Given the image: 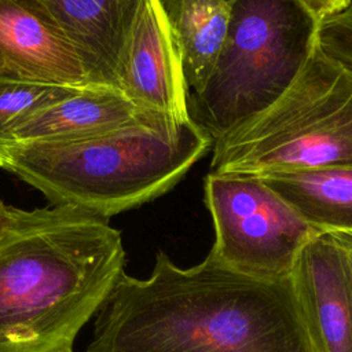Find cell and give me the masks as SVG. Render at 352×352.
I'll return each instance as SVG.
<instances>
[{
	"mask_svg": "<svg viewBox=\"0 0 352 352\" xmlns=\"http://www.w3.org/2000/svg\"><path fill=\"white\" fill-rule=\"evenodd\" d=\"M212 151L217 175L352 168V69L316 44L287 91Z\"/></svg>",
	"mask_w": 352,
	"mask_h": 352,
	"instance_id": "cell-5",
	"label": "cell"
},
{
	"mask_svg": "<svg viewBox=\"0 0 352 352\" xmlns=\"http://www.w3.org/2000/svg\"><path fill=\"white\" fill-rule=\"evenodd\" d=\"M56 352H73V346H66V348L59 349V351H56Z\"/></svg>",
	"mask_w": 352,
	"mask_h": 352,
	"instance_id": "cell-19",
	"label": "cell"
},
{
	"mask_svg": "<svg viewBox=\"0 0 352 352\" xmlns=\"http://www.w3.org/2000/svg\"><path fill=\"white\" fill-rule=\"evenodd\" d=\"M28 213L29 210L19 209L0 201V239L18 227L28 217Z\"/></svg>",
	"mask_w": 352,
	"mask_h": 352,
	"instance_id": "cell-17",
	"label": "cell"
},
{
	"mask_svg": "<svg viewBox=\"0 0 352 352\" xmlns=\"http://www.w3.org/2000/svg\"><path fill=\"white\" fill-rule=\"evenodd\" d=\"M87 352L314 351L292 276H250L209 253L180 268L158 250L147 279L118 278Z\"/></svg>",
	"mask_w": 352,
	"mask_h": 352,
	"instance_id": "cell-1",
	"label": "cell"
},
{
	"mask_svg": "<svg viewBox=\"0 0 352 352\" xmlns=\"http://www.w3.org/2000/svg\"><path fill=\"white\" fill-rule=\"evenodd\" d=\"M205 205L214 227L209 254L256 278L290 276L301 249L319 232L257 176L209 172Z\"/></svg>",
	"mask_w": 352,
	"mask_h": 352,
	"instance_id": "cell-6",
	"label": "cell"
},
{
	"mask_svg": "<svg viewBox=\"0 0 352 352\" xmlns=\"http://www.w3.org/2000/svg\"><path fill=\"white\" fill-rule=\"evenodd\" d=\"M212 146L191 120L139 124L78 140L12 142L0 148V166L52 206L109 220L166 194Z\"/></svg>",
	"mask_w": 352,
	"mask_h": 352,
	"instance_id": "cell-3",
	"label": "cell"
},
{
	"mask_svg": "<svg viewBox=\"0 0 352 352\" xmlns=\"http://www.w3.org/2000/svg\"><path fill=\"white\" fill-rule=\"evenodd\" d=\"M333 234L340 241V243L344 246L348 260H349L351 270H352V234H341V232H333Z\"/></svg>",
	"mask_w": 352,
	"mask_h": 352,
	"instance_id": "cell-18",
	"label": "cell"
},
{
	"mask_svg": "<svg viewBox=\"0 0 352 352\" xmlns=\"http://www.w3.org/2000/svg\"><path fill=\"white\" fill-rule=\"evenodd\" d=\"M166 122L180 124L136 106L116 88L85 87L34 111L14 126L11 136L12 142H67L139 124Z\"/></svg>",
	"mask_w": 352,
	"mask_h": 352,
	"instance_id": "cell-11",
	"label": "cell"
},
{
	"mask_svg": "<svg viewBox=\"0 0 352 352\" xmlns=\"http://www.w3.org/2000/svg\"><path fill=\"white\" fill-rule=\"evenodd\" d=\"M301 3L319 22L337 15L352 6V0H301Z\"/></svg>",
	"mask_w": 352,
	"mask_h": 352,
	"instance_id": "cell-16",
	"label": "cell"
},
{
	"mask_svg": "<svg viewBox=\"0 0 352 352\" xmlns=\"http://www.w3.org/2000/svg\"><path fill=\"white\" fill-rule=\"evenodd\" d=\"M177 50L188 92L208 80L223 44L228 21V0H160Z\"/></svg>",
	"mask_w": 352,
	"mask_h": 352,
	"instance_id": "cell-13",
	"label": "cell"
},
{
	"mask_svg": "<svg viewBox=\"0 0 352 352\" xmlns=\"http://www.w3.org/2000/svg\"><path fill=\"white\" fill-rule=\"evenodd\" d=\"M124 264L109 220L69 206L29 210L0 239V352L73 346Z\"/></svg>",
	"mask_w": 352,
	"mask_h": 352,
	"instance_id": "cell-2",
	"label": "cell"
},
{
	"mask_svg": "<svg viewBox=\"0 0 352 352\" xmlns=\"http://www.w3.org/2000/svg\"><path fill=\"white\" fill-rule=\"evenodd\" d=\"M76 52L91 87L116 88L146 0H38Z\"/></svg>",
	"mask_w": 352,
	"mask_h": 352,
	"instance_id": "cell-10",
	"label": "cell"
},
{
	"mask_svg": "<svg viewBox=\"0 0 352 352\" xmlns=\"http://www.w3.org/2000/svg\"><path fill=\"white\" fill-rule=\"evenodd\" d=\"M228 1L216 63L187 98L190 120L213 142L275 103L318 44L319 21L301 0Z\"/></svg>",
	"mask_w": 352,
	"mask_h": 352,
	"instance_id": "cell-4",
	"label": "cell"
},
{
	"mask_svg": "<svg viewBox=\"0 0 352 352\" xmlns=\"http://www.w3.org/2000/svg\"><path fill=\"white\" fill-rule=\"evenodd\" d=\"M117 89L136 106L177 122L190 120L188 87L160 0H146L129 38Z\"/></svg>",
	"mask_w": 352,
	"mask_h": 352,
	"instance_id": "cell-9",
	"label": "cell"
},
{
	"mask_svg": "<svg viewBox=\"0 0 352 352\" xmlns=\"http://www.w3.org/2000/svg\"><path fill=\"white\" fill-rule=\"evenodd\" d=\"M318 45L326 55L352 69V6L319 22Z\"/></svg>",
	"mask_w": 352,
	"mask_h": 352,
	"instance_id": "cell-15",
	"label": "cell"
},
{
	"mask_svg": "<svg viewBox=\"0 0 352 352\" xmlns=\"http://www.w3.org/2000/svg\"><path fill=\"white\" fill-rule=\"evenodd\" d=\"M257 177L319 232L352 234V168L283 170Z\"/></svg>",
	"mask_w": 352,
	"mask_h": 352,
	"instance_id": "cell-12",
	"label": "cell"
},
{
	"mask_svg": "<svg viewBox=\"0 0 352 352\" xmlns=\"http://www.w3.org/2000/svg\"><path fill=\"white\" fill-rule=\"evenodd\" d=\"M314 352H352V270L333 232H318L290 274Z\"/></svg>",
	"mask_w": 352,
	"mask_h": 352,
	"instance_id": "cell-7",
	"label": "cell"
},
{
	"mask_svg": "<svg viewBox=\"0 0 352 352\" xmlns=\"http://www.w3.org/2000/svg\"><path fill=\"white\" fill-rule=\"evenodd\" d=\"M77 89L80 88L0 80V148L12 142L11 132L16 124Z\"/></svg>",
	"mask_w": 352,
	"mask_h": 352,
	"instance_id": "cell-14",
	"label": "cell"
},
{
	"mask_svg": "<svg viewBox=\"0 0 352 352\" xmlns=\"http://www.w3.org/2000/svg\"><path fill=\"white\" fill-rule=\"evenodd\" d=\"M0 80L91 87L76 52L38 0H0Z\"/></svg>",
	"mask_w": 352,
	"mask_h": 352,
	"instance_id": "cell-8",
	"label": "cell"
}]
</instances>
